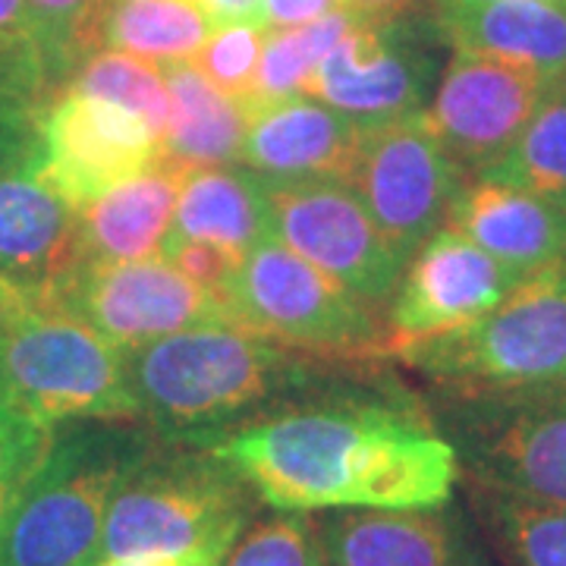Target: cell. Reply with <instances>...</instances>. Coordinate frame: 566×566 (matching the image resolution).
Masks as SVG:
<instances>
[{
	"label": "cell",
	"mask_w": 566,
	"mask_h": 566,
	"mask_svg": "<svg viewBox=\"0 0 566 566\" xmlns=\"http://www.w3.org/2000/svg\"><path fill=\"white\" fill-rule=\"evenodd\" d=\"M365 365L334 385L199 441L259 504L286 513L424 510L453 501L457 450L428 400Z\"/></svg>",
	"instance_id": "obj_1"
},
{
	"label": "cell",
	"mask_w": 566,
	"mask_h": 566,
	"mask_svg": "<svg viewBox=\"0 0 566 566\" xmlns=\"http://www.w3.org/2000/svg\"><path fill=\"white\" fill-rule=\"evenodd\" d=\"M139 422L161 441L199 444L375 363H337L237 324L180 331L126 353Z\"/></svg>",
	"instance_id": "obj_2"
},
{
	"label": "cell",
	"mask_w": 566,
	"mask_h": 566,
	"mask_svg": "<svg viewBox=\"0 0 566 566\" xmlns=\"http://www.w3.org/2000/svg\"><path fill=\"white\" fill-rule=\"evenodd\" d=\"M155 431L142 422L61 424L0 535V566H95L123 475Z\"/></svg>",
	"instance_id": "obj_3"
},
{
	"label": "cell",
	"mask_w": 566,
	"mask_h": 566,
	"mask_svg": "<svg viewBox=\"0 0 566 566\" xmlns=\"http://www.w3.org/2000/svg\"><path fill=\"white\" fill-rule=\"evenodd\" d=\"M0 394L35 422H139L126 349L44 293L0 283Z\"/></svg>",
	"instance_id": "obj_4"
},
{
	"label": "cell",
	"mask_w": 566,
	"mask_h": 566,
	"mask_svg": "<svg viewBox=\"0 0 566 566\" xmlns=\"http://www.w3.org/2000/svg\"><path fill=\"white\" fill-rule=\"evenodd\" d=\"M255 506V491L211 450L155 434L114 491L98 560L233 547Z\"/></svg>",
	"instance_id": "obj_5"
},
{
	"label": "cell",
	"mask_w": 566,
	"mask_h": 566,
	"mask_svg": "<svg viewBox=\"0 0 566 566\" xmlns=\"http://www.w3.org/2000/svg\"><path fill=\"white\" fill-rule=\"evenodd\" d=\"M431 390H516L566 385V262L532 271L485 318L394 346Z\"/></svg>",
	"instance_id": "obj_6"
},
{
	"label": "cell",
	"mask_w": 566,
	"mask_h": 566,
	"mask_svg": "<svg viewBox=\"0 0 566 566\" xmlns=\"http://www.w3.org/2000/svg\"><path fill=\"white\" fill-rule=\"evenodd\" d=\"M428 409L472 488L566 506V385L434 390Z\"/></svg>",
	"instance_id": "obj_7"
},
{
	"label": "cell",
	"mask_w": 566,
	"mask_h": 566,
	"mask_svg": "<svg viewBox=\"0 0 566 566\" xmlns=\"http://www.w3.org/2000/svg\"><path fill=\"white\" fill-rule=\"evenodd\" d=\"M237 327L337 363H385L378 308L277 240H262L223 293Z\"/></svg>",
	"instance_id": "obj_8"
},
{
	"label": "cell",
	"mask_w": 566,
	"mask_h": 566,
	"mask_svg": "<svg viewBox=\"0 0 566 566\" xmlns=\"http://www.w3.org/2000/svg\"><path fill=\"white\" fill-rule=\"evenodd\" d=\"M441 41L444 35L434 17H356L349 32L322 61L305 95L331 104L365 129L406 120L431 104L434 85L441 80Z\"/></svg>",
	"instance_id": "obj_9"
},
{
	"label": "cell",
	"mask_w": 566,
	"mask_h": 566,
	"mask_svg": "<svg viewBox=\"0 0 566 566\" xmlns=\"http://www.w3.org/2000/svg\"><path fill=\"white\" fill-rule=\"evenodd\" d=\"M44 296L126 353L180 331L233 324L221 296L182 277L164 255L136 262H102L82 255Z\"/></svg>",
	"instance_id": "obj_10"
},
{
	"label": "cell",
	"mask_w": 566,
	"mask_h": 566,
	"mask_svg": "<svg viewBox=\"0 0 566 566\" xmlns=\"http://www.w3.org/2000/svg\"><path fill=\"white\" fill-rule=\"evenodd\" d=\"M465 180L424 111L406 120L368 126L346 177L387 243L406 262L444 227Z\"/></svg>",
	"instance_id": "obj_11"
},
{
	"label": "cell",
	"mask_w": 566,
	"mask_h": 566,
	"mask_svg": "<svg viewBox=\"0 0 566 566\" xmlns=\"http://www.w3.org/2000/svg\"><path fill=\"white\" fill-rule=\"evenodd\" d=\"M268 196L271 240L293 249L385 315L406 259L387 243L349 182H268Z\"/></svg>",
	"instance_id": "obj_12"
},
{
	"label": "cell",
	"mask_w": 566,
	"mask_h": 566,
	"mask_svg": "<svg viewBox=\"0 0 566 566\" xmlns=\"http://www.w3.org/2000/svg\"><path fill=\"white\" fill-rule=\"evenodd\" d=\"M167 158L151 126L117 104L63 88L39 120L35 174L76 211Z\"/></svg>",
	"instance_id": "obj_13"
},
{
	"label": "cell",
	"mask_w": 566,
	"mask_h": 566,
	"mask_svg": "<svg viewBox=\"0 0 566 566\" xmlns=\"http://www.w3.org/2000/svg\"><path fill=\"white\" fill-rule=\"evenodd\" d=\"M557 85L542 73L453 48L424 114L447 155L475 180L513 148Z\"/></svg>",
	"instance_id": "obj_14"
},
{
	"label": "cell",
	"mask_w": 566,
	"mask_h": 566,
	"mask_svg": "<svg viewBox=\"0 0 566 566\" xmlns=\"http://www.w3.org/2000/svg\"><path fill=\"white\" fill-rule=\"evenodd\" d=\"M523 281L482 245L453 227H441L406 262V271L385 308V363L394 346L438 337L485 318Z\"/></svg>",
	"instance_id": "obj_15"
},
{
	"label": "cell",
	"mask_w": 566,
	"mask_h": 566,
	"mask_svg": "<svg viewBox=\"0 0 566 566\" xmlns=\"http://www.w3.org/2000/svg\"><path fill=\"white\" fill-rule=\"evenodd\" d=\"M322 526L324 566H497L457 506L331 510Z\"/></svg>",
	"instance_id": "obj_16"
},
{
	"label": "cell",
	"mask_w": 566,
	"mask_h": 566,
	"mask_svg": "<svg viewBox=\"0 0 566 566\" xmlns=\"http://www.w3.org/2000/svg\"><path fill=\"white\" fill-rule=\"evenodd\" d=\"M363 133L365 126L312 95L286 98L249 117L240 164L264 182H346Z\"/></svg>",
	"instance_id": "obj_17"
},
{
	"label": "cell",
	"mask_w": 566,
	"mask_h": 566,
	"mask_svg": "<svg viewBox=\"0 0 566 566\" xmlns=\"http://www.w3.org/2000/svg\"><path fill=\"white\" fill-rule=\"evenodd\" d=\"M80 259V211L35 167L0 177V283L51 293Z\"/></svg>",
	"instance_id": "obj_18"
},
{
	"label": "cell",
	"mask_w": 566,
	"mask_h": 566,
	"mask_svg": "<svg viewBox=\"0 0 566 566\" xmlns=\"http://www.w3.org/2000/svg\"><path fill=\"white\" fill-rule=\"evenodd\" d=\"M447 227L460 230L523 277L566 262V211L513 182L465 180L450 205Z\"/></svg>",
	"instance_id": "obj_19"
},
{
	"label": "cell",
	"mask_w": 566,
	"mask_h": 566,
	"mask_svg": "<svg viewBox=\"0 0 566 566\" xmlns=\"http://www.w3.org/2000/svg\"><path fill=\"white\" fill-rule=\"evenodd\" d=\"M434 22L450 48L566 80V7L545 0H444Z\"/></svg>",
	"instance_id": "obj_20"
},
{
	"label": "cell",
	"mask_w": 566,
	"mask_h": 566,
	"mask_svg": "<svg viewBox=\"0 0 566 566\" xmlns=\"http://www.w3.org/2000/svg\"><path fill=\"white\" fill-rule=\"evenodd\" d=\"M189 167L192 164L164 158L151 170L107 189L95 202L80 208L82 255L102 262H136L161 255Z\"/></svg>",
	"instance_id": "obj_21"
},
{
	"label": "cell",
	"mask_w": 566,
	"mask_h": 566,
	"mask_svg": "<svg viewBox=\"0 0 566 566\" xmlns=\"http://www.w3.org/2000/svg\"><path fill=\"white\" fill-rule=\"evenodd\" d=\"M271 237L268 182L243 164L189 167L174 211L167 240H199L221 245L233 259L245 255ZM164 240V243H167Z\"/></svg>",
	"instance_id": "obj_22"
},
{
	"label": "cell",
	"mask_w": 566,
	"mask_h": 566,
	"mask_svg": "<svg viewBox=\"0 0 566 566\" xmlns=\"http://www.w3.org/2000/svg\"><path fill=\"white\" fill-rule=\"evenodd\" d=\"M161 73L170 92L167 158L192 167L240 164L252 117L249 107L214 88L192 63H167Z\"/></svg>",
	"instance_id": "obj_23"
},
{
	"label": "cell",
	"mask_w": 566,
	"mask_h": 566,
	"mask_svg": "<svg viewBox=\"0 0 566 566\" xmlns=\"http://www.w3.org/2000/svg\"><path fill=\"white\" fill-rule=\"evenodd\" d=\"M211 29L196 0H107L102 48L155 66L192 63Z\"/></svg>",
	"instance_id": "obj_24"
},
{
	"label": "cell",
	"mask_w": 566,
	"mask_h": 566,
	"mask_svg": "<svg viewBox=\"0 0 566 566\" xmlns=\"http://www.w3.org/2000/svg\"><path fill=\"white\" fill-rule=\"evenodd\" d=\"M356 17L359 13H353V10H340V13H331L322 20L305 22V25H293V29H268L259 73H255L249 98L243 102L249 114L262 111L268 104L305 95L322 61L349 32Z\"/></svg>",
	"instance_id": "obj_25"
},
{
	"label": "cell",
	"mask_w": 566,
	"mask_h": 566,
	"mask_svg": "<svg viewBox=\"0 0 566 566\" xmlns=\"http://www.w3.org/2000/svg\"><path fill=\"white\" fill-rule=\"evenodd\" d=\"M475 510L506 566H566V506L475 488Z\"/></svg>",
	"instance_id": "obj_26"
},
{
	"label": "cell",
	"mask_w": 566,
	"mask_h": 566,
	"mask_svg": "<svg viewBox=\"0 0 566 566\" xmlns=\"http://www.w3.org/2000/svg\"><path fill=\"white\" fill-rule=\"evenodd\" d=\"M488 180L513 182L566 211V82H560Z\"/></svg>",
	"instance_id": "obj_27"
},
{
	"label": "cell",
	"mask_w": 566,
	"mask_h": 566,
	"mask_svg": "<svg viewBox=\"0 0 566 566\" xmlns=\"http://www.w3.org/2000/svg\"><path fill=\"white\" fill-rule=\"evenodd\" d=\"M66 88L95 95L104 102L117 104L123 111L136 114L151 126L158 139H167L170 129V92L161 66L139 61L133 54L102 48L76 70V76L66 82Z\"/></svg>",
	"instance_id": "obj_28"
},
{
	"label": "cell",
	"mask_w": 566,
	"mask_h": 566,
	"mask_svg": "<svg viewBox=\"0 0 566 566\" xmlns=\"http://www.w3.org/2000/svg\"><path fill=\"white\" fill-rule=\"evenodd\" d=\"M54 95L25 0H0V107L39 126Z\"/></svg>",
	"instance_id": "obj_29"
},
{
	"label": "cell",
	"mask_w": 566,
	"mask_h": 566,
	"mask_svg": "<svg viewBox=\"0 0 566 566\" xmlns=\"http://www.w3.org/2000/svg\"><path fill=\"white\" fill-rule=\"evenodd\" d=\"M35 25L41 57L54 92H63L82 63L102 51L107 0H25Z\"/></svg>",
	"instance_id": "obj_30"
},
{
	"label": "cell",
	"mask_w": 566,
	"mask_h": 566,
	"mask_svg": "<svg viewBox=\"0 0 566 566\" xmlns=\"http://www.w3.org/2000/svg\"><path fill=\"white\" fill-rule=\"evenodd\" d=\"M223 566H324L322 526L312 513L274 510V516L245 526Z\"/></svg>",
	"instance_id": "obj_31"
},
{
	"label": "cell",
	"mask_w": 566,
	"mask_h": 566,
	"mask_svg": "<svg viewBox=\"0 0 566 566\" xmlns=\"http://www.w3.org/2000/svg\"><path fill=\"white\" fill-rule=\"evenodd\" d=\"M264 35H268V29H264L262 22L214 25L211 35L199 48V54L192 57V66L214 88H221L223 95L245 102L249 92H252L255 73H259Z\"/></svg>",
	"instance_id": "obj_32"
},
{
	"label": "cell",
	"mask_w": 566,
	"mask_h": 566,
	"mask_svg": "<svg viewBox=\"0 0 566 566\" xmlns=\"http://www.w3.org/2000/svg\"><path fill=\"white\" fill-rule=\"evenodd\" d=\"M54 428L35 422L0 394V482H22L51 447Z\"/></svg>",
	"instance_id": "obj_33"
},
{
	"label": "cell",
	"mask_w": 566,
	"mask_h": 566,
	"mask_svg": "<svg viewBox=\"0 0 566 566\" xmlns=\"http://www.w3.org/2000/svg\"><path fill=\"white\" fill-rule=\"evenodd\" d=\"M161 255L180 271L182 277L199 283L202 290L221 296V300L230 281H233V274H237V268L243 264L230 252H223L221 245L199 243V240H167L161 245Z\"/></svg>",
	"instance_id": "obj_34"
},
{
	"label": "cell",
	"mask_w": 566,
	"mask_h": 566,
	"mask_svg": "<svg viewBox=\"0 0 566 566\" xmlns=\"http://www.w3.org/2000/svg\"><path fill=\"white\" fill-rule=\"evenodd\" d=\"M39 158V126L0 107V177L32 167Z\"/></svg>",
	"instance_id": "obj_35"
},
{
	"label": "cell",
	"mask_w": 566,
	"mask_h": 566,
	"mask_svg": "<svg viewBox=\"0 0 566 566\" xmlns=\"http://www.w3.org/2000/svg\"><path fill=\"white\" fill-rule=\"evenodd\" d=\"M340 10H349L346 0H262L259 20L264 29H293V25H305Z\"/></svg>",
	"instance_id": "obj_36"
},
{
	"label": "cell",
	"mask_w": 566,
	"mask_h": 566,
	"mask_svg": "<svg viewBox=\"0 0 566 566\" xmlns=\"http://www.w3.org/2000/svg\"><path fill=\"white\" fill-rule=\"evenodd\" d=\"M230 547L211 545L196 551H177V554H136V557H111L95 566H223Z\"/></svg>",
	"instance_id": "obj_37"
},
{
	"label": "cell",
	"mask_w": 566,
	"mask_h": 566,
	"mask_svg": "<svg viewBox=\"0 0 566 566\" xmlns=\"http://www.w3.org/2000/svg\"><path fill=\"white\" fill-rule=\"evenodd\" d=\"M211 25L230 22H262V0H196Z\"/></svg>",
	"instance_id": "obj_38"
},
{
	"label": "cell",
	"mask_w": 566,
	"mask_h": 566,
	"mask_svg": "<svg viewBox=\"0 0 566 566\" xmlns=\"http://www.w3.org/2000/svg\"><path fill=\"white\" fill-rule=\"evenodd\" d=\"M346 7L359 17L371 20H394V17H409L422 7V0H346Z\"/></svg>",
	"instance_id": "obj_39"
},
{
	"label": "cell",
	"mask_w": 566,
	"mask_h": 566,
	"mask_svg": "<svg viewBox=\"0 0 566 566\" xmlns=\"http://www.w3.org/2000/svg\"><path fill=\"white\" fill-rule=\"evenodd\" d=\"M25 482V479H22ZM22 482H0V535H3V526H7V516L13 510V501L20 494Z\"/></svg>",
	"instance_id": "obj_40"
},
{
	"label": "cell",
	"mask_w": 566,
	"mask_h": 566,
	"mask_svg": "<svg viewBox=\"0 0 566 566\" xmlns=\"http://www.w3.org/2000/svg\"><path fill=\"white\" fill-rule=\"evenodd\" d=\"M431 3H444V0H431ZM545 3H564L566 7V0H545Z\"/></svg>",
	"instance_id": "obj_41"
},
{
	"label": "cell",
	"mask_w": 566,
	"mask_h": 566,
	"mask_svg": "<svg viewBox=\"0 0 566 566\" xmlns=\"http://www.w3.org/2000/svg\"><path fill=\"white\" fill-rule=\"evenodd\" d=\"M564 82H566V80H564Z\"/></svg>",
	"instance_id": "obj_42"
}]
</instances>
